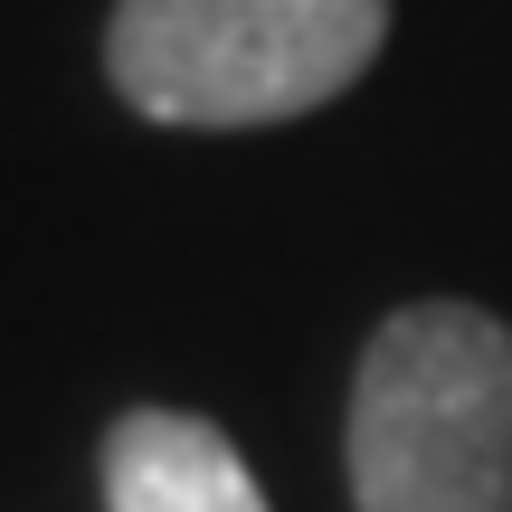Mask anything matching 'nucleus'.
I'll return each instance as SVG.
<instances>
[{
    "label": "nucleus",
    "mask_w": 512,
    "mask_h": 512,
    "mask_svg": "<svg viewBox=\"0 0 512 512\" xmlns=\"http://www.w3.org/2000/svg\"><path fill=\"white\" fill-rule=\"evenodd\" d=\"M361 512H512V332L475 304H408L351 380Z\"/></svg>",
    "instance_id": "1"
},
{
    "label": "nucleus",
    "mask_w": 512,
    "mask_h": 512,
    "mask_svg": "<svg viewBox=\"0 0 512 512\" xmlns=\"http://www.w3.org/2000/svg\"><path fill=\"white\" fill-rule=\"evenodd\" d=\"M389 0H124L105 67L152 124H285L380 57Z\"/></svg>",
    "instance_id": "2"
},
{
    "label": "nucleus",
    "mask_w": 512,
    "mask_h": 512,
    "mask_svg": "<svg viewBox=\"0 0 512 512\" xmlns=\"http://www.w3.org/2000/svg\"><path fill=\"white\" fill-rule=\"evenodd\" d=\"M105 512H266V494L209 418L133 408L105 437Z\"/></svg>",
    "instance_id": "3"
}]
</instances>
